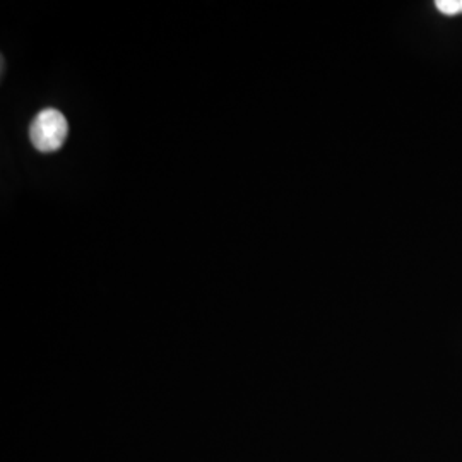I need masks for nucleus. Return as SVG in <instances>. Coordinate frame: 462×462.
Returning <instances> with one entry per match:
<instances>
[{
  "label": "nucleus",
  "instance_id": "obj_1",
  "mask_svg": "<svg viewBox=\"0 0 462 462\" xmlns=\"http://www.w3.org/2000/svg\"><path fill=\"white\" fill-rule=\"evenodd\" d=\"M69 134L66 116L55 108H45L34 116L30 125V139L34 149L53 152L62 148Z\"/></svg>",
  "mask_w": 462,
  "mask_h": 462
},
{
  "label": "nucleus",
  "instance_id": "obj_2",
  "mask_svg": "<svg viewBox=\"0 0 462 462\" xmlns=\"http://www.w3.org/2000/svg\"><path fill=\"white\" fill-rule=\"evenodd\" d=\"M435 7L447 16L462 14V0H437Z\"/></svg>",
  "mask_w": 462,
  "mask_h": 462
}]
</instances>
